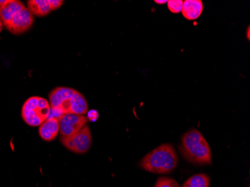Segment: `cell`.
Listing matches in <instances>:
<instances>
[{
  "instance_id": "cell-15",
  "label": "cell",
  "mask_w": 250,
  "mask_h": 187,
  "mask_svg": "<svg viewBox=\"0 0 250 187\" xmlns=\"http://www.w3.org/2000/svg\"><path fill=\"white\" fill-rule=\"evenodd\" d=\"M184 1L182 0H168L167 5L169 11L174 14H178L181 12L183 8Z\"/></svg>"
},
{
  "instance_id": "cell-9",
  "label": "cell",
  "mask_w": 250,
  "mask_h": 187,
  "mask_svg": "<svg viewBox=\"0 0 250 187\" xmlns=\"http://www.w3.org/2000/svg\"><path fill=\"white\" fill-rule=\"evenodd\" d=\"M77 90L68 87H57L49 95L50 105L52 111H57L62 103L72 96Z\"/></svg>"
},
{
  "instance_id": "cell-4",
  "label": "cell",
  "mask_w": 250,
  "mask_h": 187,
  "mask_svg": "<svg viewBox=\"0 0 250 187\" xmlns=\"http://www.w3.org/2000/svg\"><path fill=\"white\" fill-rule=\"evenodd\" d=\"M62 144L77 154H85L92 145V137L90 128L85 125L80 131L70 136H62Z\"/></svg>"
},
{
  "instance_id": "cell-7",
  "label": "cell",
  "mask_w": 250,
  "mask_h": 187,
  "mask_svg": "<svg viewBox=\"0 0 250 187\" xmlns=\"http://www.w3.org/2000/svg\"><path fill=\"white\" fill-rule=\"evenodd\" d=\"M34 22V18L27 8L20 11L12 18L8 24L7 29L15 35H21L30 29Z\"/></svg>"
},
{
  "instance_id": "cell-3",
  "label": "cell",
  "mask_w": 250,
  "mask_h": 187,
  "mask_svg": "<svg viewBox=\"0 0 250 187\" xmlns=\"http://www.w3.org/2000/svg\"><path fill=\"white\" fill-rule=\"evenodd\" d=\"M50 112L51 107L48 101L40 97H31L23 104L21 115L28 125L37 126L48 119Z\"/></svg>"
},
{
  "instance_id": "cell-14",
  "label": "cell",
  "mask_w": 250,
  "mask_h": 187,
  "mask_svg": "<svg viewBox=\"0 0 250 187\" xmlns=\"http://www.w3.org/2000/svg\"><path fill=\"white\" fill-rule=\"evenodd\" d=\"M154 187H180V186L173 178L161 177L156 181Z\"/></svg>"
},
{
  "instance_id": "cell-10",
  "label": "cell",
  "mask_w": 250,
  "mask_h": 187,
  "mask_svg": "<svg viewBox=\"0 0 250 187\" xmlns=\"http://www.w3.org/2000/svg\"><path fill=\"white\" fill-rule=\"evenodd\" d=\"M25 8L21 1L9 0L8 3L0 8V21L6 26L14 16Z\"/></svg>"
},
{
  "instance_id": "cell-11",
  "label": "cell",
  "mask_w": 250,
  "mask_h": 187,
  "mask_svg": "<svg viewBox=\"0 0 250 187\" xmlns=\"http://www.w3.org/2000/svg\"><path fill=\"white\" fill-rule=\"evenodd\" d=\"M203 8V3L201 0H185L181 12L188 21H194L202 15Z\"/></svg>"
},
{
  "instance_id": "cell-5",
  "label": "cell",
  "mask_w": 250,
  "mask_h": 187,
  "mask_svg": "<svg viewBox=\"0 0 250 187\" xmlns=\"http://www.w3.org/2000/svg\"><path fill=\"white\" fill-rule=\"evenodd\" d=\"M88 103L85 97L77 91L72 96L64 101L58 110L55 112H58L60 116L63 114L84 115L88 112Z\"/></svg>"
},
{
  "instance_id": "cell-13",
  "label": "cell",
  "mask_w": 250,
  "mask_h": 187,
  "mask_svg": "<svg viewBox=\"0 0 250 187\" xmlns=\"http://www.w3.org/2000/svg\"><path fill=\"white\" fill-rule=\"evenodd\" d=\"M210 178L206 174H197L188 178L182 187H210Z\"/></svg>"
},
{
  "instance_id": "cell-2",
  "label": "cell",
  "mask_w": 250,
  "mask_h": 187,
  "mask_svg": "<svg viewBox=\"0 0 250 187\" xmlns=\"http://www.w3.org/2000/svg\"><path fill=\"white\" fill-rule=\"evenodd\" d=\"M176 151L171 144H163L146 154L140 166L142 168L154 174H168L178 166Z\"/></svg>"
},
{
  "instance_id": "cell-6",
  "label": "cell",
  "mask_w": 250,
  "mask_h": 187,
  "mask_svg": "<svg viewBox=\"0 0 250 187\" xmlns=\"http://www.w3.org/2000/svg\"><path fill=\"white\" fill-rule=\"evenodd\" d=\"M59 121L62 136H70L75 134L84 127L88 122L86 116L74 114H63Z\"/></svg>"
},
{
  "instance_id": "cell-1",
  "label": "cell",
  "mask_w": 250,
  "mask_h": 187,
  "mask_svg": "<svg viewBox=\"0 0 250 187\" xmlns=\"http://www.w3.org/2000/svg\"><path fill=\"white\" fill-rule=\"evenodd\" d=\"M181 154L194 164H211L212 155L210 145L206 138L197 130L192 129L184 134L180 146Z\"/></svg>"
},
{
  "instance_id": "cell-17",
  "label": "cell",
  "mask_w": 250,
  "mask_h": 187,
  "mask_svg": "<svg viewBox=\"0 0 250 187\" xmlns=\"http://www.w3.org/2000/svg\"><path fill=\"white\" fill-rule=\"evenodd\" d=\"M48 2L51 10H56L62 5L64 1L62 0H48Z\"/></svg>"
},
{
  "instance_id": "cell-19",
  "label": "cell",
  "mask_w": 250,
  "mask_h": 187,
  "mask_svg": "<svg viewBox=\"0 0 250 187\" xmlns=\"http://www.w3.org/2000/svg\"><path fill=\"white\" fill-rule=\"evenodd\" d=\"M2 29H3V23L0 21V33L2 32Z\"/></svg>"
},
{
  "instance_id": "cell-12",
  "label": "cell",
  "mask_w": 250,
  "mask_h": 187,
  "mask_svg": "<svg viewBox=\"0 0 250 187\" xmlns=\"http://www.w3.org/2000/svg\"><path fill=\"white\" fill-rule=\"evenodd\" d=\"M27 5L29 12L38 17L45 16L51 11L48 0H29Z\"/></svg>"
},
{
  "instance_id": "cell-16",
  "label": "cell",
  "mask_w": 250,
  "mask_h": 187,
  "mask_svg": "<svg viewBox=\"0 0 250 187\" xmlns=\"http://www.w3.org/2000/svg\"><path fill=\"white\" fill-rule=\"evenodd\" d=\"M88 115H87V119L88 121L92 122H95L99 119V113L98 111L95 109H92V110L88 111Z\"/></svg>"
},
{
  "instance_id": "cell-8",
  "label": "cell",
  "mask_w": 250,
  "mask_h": 187,
  "mask_svg": "<svg viewBox=\"0 0 250 187\" xmlns=\"http://www.w3.org/2000/svg\"><path fill=\"white\" fill-rule=\"evenodd\" d=\"M60 121L57 117L50 116L40 125L39 135L44 141L50 142L57 136L60 132Z\"/></svg>"
},
{
  "instance_id": "cell-18",
  "label": "cell",
  "mask_w": 250,
  "mask_h": 187,
  "mask_svg": "<svg viewBox=\"0 0 250 187\" xmlns=\"http://www.w3.org/2000/svg\"><path fill=\"white\" fill-rule=\"evenodd\" d=\"M154 2H155L157 4H165L167 3L168 1H167V0H164V1H159V0H155Z\"/></svg>"
}]
</instances>
